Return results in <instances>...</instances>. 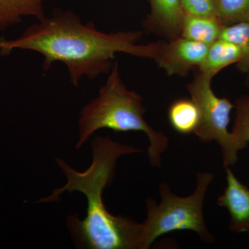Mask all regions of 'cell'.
<instances>
[{
	"instance_id": "7",
	"label": "cell",
	"mask_w": 249,
	"mask_h": 249,
	"mask_svg": "<svg viewBox=\"0 0 249 249\" xmlns=\"http://www.w3.org/2000/svg\"><path fill=\"white\" fill-rule=\"evenodd\" d=\"M225 170L227 186L217 198V204L230 214L229 230L249 237V188L236 178L231 167Z\"/></svg>"
},
{
	"instance_id": "3",
	"label": "cell",
	"mask_w": 249,
	"mask_h": 249,
	"mask_svg": "<svg viewBox=\"0 0 249 249\" xmlns=\"http://www.w3.org/2000/svg\"><path fill=\"white\" fill-rule=\"evenodd\" d=\"M140 94L126 88L121 79L119 65L114 62L106 85L97 97L83 107L78 120L80 149L96 131L109 129L116 132H142L149 140L147 154L150 164L161 165L162 155L168 147V137L155 130L145 121V109Z\"/></svg>"
},
{
	"instance_id": "16",
	"label": "cell",
	"mask_w": 249,
	"mask_h": 249,
	"mask_svg": "<svg viewBox=\"0 0 249 249\" xmlns=\"http://www.w3.org/2000/svg\"><path fill=\"white\" fill-rule=\"evenodd\" d=\"M181 4L184 14L217 18L216 0H181Z\"/></svg>"
},
{
	"instance_id": "14",
	"label": "cell",
	"mask_w": 249,
	"mask_h": 249,
	"mask_svg": "<svg viewBox=\"0 0 249 249\" xmlns=\"http://www.w3.org/2000/svg\"><path fill=\"white\" fill-rule=\"evenodd\" d=\"M234 108L235 116L231 133L235 140L246 148L249 142V94L239 98Z\"/></svg>"
},
{
	"instance_id": "12",
	"label": "cell",
	"mask_w": 249,
	"mask_h": 249,
	"mask_svg": "<svg viewBox=\"0 0 249 249\" xmlns=\"http://www.w3.org/2000/svg\"><path fill=\"white\" fill-rule=\"evenodd\" d=\"M168 119L175 131L188 134L196 130L200 121V114L193 100L178 99L170 106Z\"/></svg>"
},
{
	"instance_id": "10",
	"label": "cell",
	"mask_w": 249,
	"mask_h": 249,
	"mask_svg": "<svg viewBox=\"0 0 249 249\" xmlns=\"http://www.w3.org/2000/svg\"><path fill=\"white\" fill-rule=\"evenodd\" d=\"M47 0H0V31L22 22L24 17H45L44 4Z\"/></svg>"
},
{
	"instance_id": "8",
	"label": "cell",
	"mask_w": 249,
	"mask_h": 249,
	"mask_svg": "<svg viewBox=\"0 0 249 249\" xmlns=\"http://www.w3.org/2000/svg\"><path fill=\"white\" fill-rule=\"evenodd\" d=\"M245 58L242 49L229 42L219 38L209 46L204 60L198 67L199 72L208 78H213L221 70Z\"/></svg>"
},
{
	"instance_id": "5",
	"label": "cell",
	"mask_w": 249,
	"mask_h": 249,
	"mask_svg": "<svg viewBox=\"0 0 249 249\" xmlns=\"http://www.w3.org/2000/svg\"><path fill=\"white\" fill-rule=\"evenodd\" d=\"M211 80L199 72L187 85L191 99L200 114V121L195 134L205 143L217 142L222 152L224 168L231 167L238 160L239 152L245 147L235 140L228 128L234 104L229 98H219L214 94Z\"/></svg>"
},
{
	"instance_id": "6",
	"label": "cell",
	"mask_w": 249,
	"mask_h": 249,
	"mask_svg": "<svg viewBox=\"0 0 249 249\" xmlns=\"http://www.w3.org/2000/svg\"><path fill=\"white\" fill-rule=\"evenodd\" d=\"M209 48V45L206 44L180 36L170 43L163 45L155 60L168 75L183 76L193 67L201 65Z\"/></svg>"
},
{
	"instance_id": "11",
	"label": "cell",
	"mask_w": 249,
	"mask_h": 249,
	"mask_svg": "<svg viewBox=\"0 0 249 249\" xmlns=\"http://www.w3.org/2000/svg\"><path fill=\"white\" fill-rule=\"evenodd\" d=\"M222 27L217 18L184 14L180 35L188 40L210 46L219 38Z\"/></svg>"
},
{
	"instance_id": "9",
	"label": "cell",
	"mask_w": 249,
	"mask_h": 249,
	"mask_svg": "<svg viewBox=\"0 0 249 249\" xmlns=\"http://www.w3.org/2000/svg\"><path fill=\"white\" fill-rule=\"evenodd\" d=\"M151 14L148 25L157 26L173 37L180 35L184 13L181 0H150Z\"/></svg>"
},
{
	"instance_id": "1",
	"label": "cell",
	"mask_w": 249,
	"mask_h": 249,
	"mask_svg": "<svg viewBox=\"0 0 249 249\" xmlns=\"http://www.w3.org/2000/svg\"><path fill=\"white\" fill-rule=\"evenodd\" d=\"M142 36L140 31L106 34L92 22L83 24L73 11L58 9L27 28L18 38L0 39V55L18 49L34 51L44 57V71L53 62H62L71 84L78 88L82 77L93 80L110 71L116 53L155 60L163 44L138 45Z\"/></svg>"
},
{
	"instance_id": "17",
	"label": "cell",
	"mask_w": 249,
	"mask_h": 249,
	"mask_svg": "<svg viewBox=\"0 0 249 249\" xmlns=\"http://www.w3.org/2000/svg\"><path fill=\"white\" fill-rule=\"evenodd\" d=\"M240 71L246 73L249 79V58H246L237 63Z\"/></svg>"
},
{
	"instance_id": "13",
	"label": "cell",
	"mask_w": 249,
	"mask_h": 249,
	"mask_svg": "<svg viewBox=\"0 0 249 249\" xmlns=\"http://www.w3.org/2000/svg\"><path fill=\"white\" fill-rule=\"evenodd\" d=\"M216 6L223 26L249 21V0H216Z\"/></svg>"
},
{
	"instance_id": "15",
	"label": "cell",
	"mask_w": 249,
	"mask_h": 249,
	"mask_svg": "<svg viewBox=\"0 0 249 249\" xmlns=\"http://www.w3.org/2000/svg\"><path fill=\"white\" fill-rule=\"evenodd\" d=\"M219 38L238 46L245 58H249V21L223 26Z\"/></svg>"
},
{
	"instance_id": "4",
	"label": "cell",
	"mask_w": 249,
	"mask_h": 249,
	"mask_svg": "<svg viewBox=\"0 0 249 249\" xmlns=\"http://www.w3.org/2000/svg\"><path fill=\"white\" fill-rule=\"evenodd\" d=\"M213 178V173H198L196 190L186 196H176L170 191L168 183H162L160 204L151 198L146 201L142 249L150 248L160 236L177 231H191L196 232L203 242H213V235L206 227L203 212L206 193Z\"/></svg>"
},
{
	"instance_id": "2",
	"label": "cell",
	"mask_w": 249,
	"mask_h": 249,
	"mask_svg": "<svg viewBox=\"0 0 249 249\" xmlns=\"http://www.w3.org/2000/svg\"><path fill=\"white\" fill-rule=\"evenodd\" d=\"M91 149L92 162L84 172L76 171L61 159H56L67 183L39 202H56L64 192H80L87 199L86 217L80 219L78 214H73L67 219L76 248L142 249L143 224L129 217L114 215L106 209L103 200V191L110 186L115 176L118 160L122 156L142 150L109 137H96L91 142Z\"/></svg>"
}]
</instances>
